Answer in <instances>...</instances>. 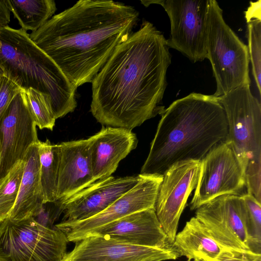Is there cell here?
<instances>
[{
    "instance_id": "obj_19",
    "label": "cell",
    "mask_w": 261,
    "mask_h": 261,
    "mask_svg": "<svg viewBox=\"0 0 261 261\" xmlns=\"http://www.w3.org/2000/svg\"><path fill=\"white\" fill-rule=\"evenodd\" d=\"M38 143V142L30 147L23 160L24 167L19 191L8 217L12 222L35 218L39 215L43 208L44 198L40 180Z\"/></svg>"
},
{
    "instance_id": "obj_33",
    "label": "cell",
    "mask_w": 261,
    "mask_h": 261,
    "mask_svg": "<svg viewBox=\"0 0 261 261\" xmlns=\"http://www.w3.org/2000/svg\"><path fill=\"white\" fill-rule=\"evenodd\" d=\"M3 72V71L2 70V69L0 68V75H1V74Z\"/></svg>"
},
{
    "instance_id": "obj_27",
    "label": "cell",
    "mask_w": 261,
    "mask_h": 261,
    "mask_svg": "<svg viewBox=\"0 0 261 261\" xmlns=\"http://www.w3.org/2000/svg\"><path fill=\"white\" fill-rule=\"evenodd\" d=\"M245 177L247 193L261 203V160H252L248 163Z\"/></svg>"
},
{
    "instance_id": "obj_7",
    "label": "cell",
    "mask_w": 261,
    "mask_h": 261,
    "mask_svg": "<svg viewBox=\"0 0 261 261\" xmlns=\"http://www.w3.org/2000/svg\"><path fill=\"white\" fill-rule=\"evenodd\" d=\"M228 125L225 140L245 170L252 160H261V105L251 93L250 85L239 86L217 97Z\"/></svg>"
},
{
    "instance_id": "obj_20",
    "label": "cell",
    "mask_w": 261,
    "mask_h": 261,
    "mask_svg": "<svg viewBox=\"0 0 261 261\" xmlns=\"http://www.w3.org/2000/svg\"><path fill=\"white\" fill-rule=\"evenodd\" d=\"M171 245L179 257L184 256L191 260L221 261L237 252L220 245L195 217L187 221L184 228L176 233Z\"/></svg>"
},
{
    "instance_id": "obj_6",
    "label": "cell",
    "mask_w": 261,
    "mask_h": 261,
    "mask_svg": "<svg viewBox=\"0 0 261 261\" xmlns=\"http://www.w3.org/2000/svg\"><path fill=\"white\" fill-rule=\"evenodd\" d=\"M68 242L63 231L33 217L0 223V261H63Z\"/></svg>"
},
{
    "instance_id": "obj_3",
    "label": "cell",
    "mask_w": 261,
    "mask_h": 261,
    "mask_svg": "<svg viewBox=\"0 0 261 261\" xmlns=\"http://www.w3.org/2000/svg\"><path fill=\"white\" fill-rule=\"evenodd\" d=\"M161 114L140 174L163 175L176 163L200 161L227 136L225 111L213 95L191 93L173 101Z\"/></svg>"
},
{
    "instance_id": "obj_22",
    "label": "cell",
    "mask_w": 261,
    "mask_h": 261,
    "mask_svg": "<svg viewBox=\"0 0 261 261\" xmlns=\"http://www.w3.org/2000/svg\"><path fill=\"white\" fill-rule=\"evenodd\" d=\"M40 175L44 204L57 200L60 147L52 144L48 139L38 141Z\"/></svg>"
},
{
    "instance_id": "obj_15",
    "label": "cell",
    "mask_w": 261,
    "mask_h": 261,
    "mask_svg": "<svg viewBox=\"0 0 261 261\" xmlns=\"http://www.w3.org/2000/svg\"><path fill=\"white\" fill-rule=\"evenodd\" d=\"M140 175L122 177L111 176L97 180L59 206L64 214L62 222L82 221L101 212L138 182Z\"/></svg>"
},
{
    "instance_id": "obj_32",
    "label": "cell",
    "mask_w": 261,
    "mask_h": 261,
    "mask_svg": "<svg viewBox=\"0 0 261 261\" xmlns=\"http://www.w3.org/2000/svg\"><path fill=\"white\" fill-rule=\"evenodd\" d=\"M1 144L0 141V157H1Z\"/></svg>"
},
{
    "instance_id": "obj_10",
    "label": "cell",
    "mask_w": 261,
    "mask_h": 261,
    "mask_svg": "<svg viewBox=\"0 0 261 261\" xmlns=\"http://www.w3.org/2000/svg\"><path fill=\"white\" fill-rule=\"evenodd\" d=\"M195 217L226 249L251 252L247 230V212L241 196L216 197L197 208Z\"/></svg>"
},
{
    "instance_id": "obj_24",
    "label": "cell",
    "mask_w": 261,
    "mask_h": 261,
    "mask_svg": "<svg viewBox=\"0 0 261 261\" xmlns=\"http://www.w3.org/2000/svg\"><path fill=\"white\" fill-rule=\"evenodd\" d=\"M24 162L18 161L0 179V223L7 219L15 203L23 174Z\"/></svg>"
},
{
    "instance_id": "obj_5",
    "label": "cell",
    "mask_w": 261,
    "mask_h": 261,
    "mask_svg": "<svg viewBox=\"0 0 261 261\" xmlns=\"http://www.w3.org/2000/svg\"><path fill=\"white\" fill-rule=\"evenodd\" d=\"M206 47L216 82L213 95L219 97L239 86L250 85L247 46L225 22L215 0H209Z\"/></svg>"
},
{
    "instance_id": "obj_11",
    "label": "cell",
    "mask_w": 261,
    "mask_h": 261,
    "mask_svg": "<svg viewBox=\"0 0 261 261\" xmlns=\"http://www.w3.org/2000/svg\"><path fill=\"white\" fill-rule=\"evenodd\" d=\"M200 161L176 163L163 175L154 205L156 216L172 245L188 197L198 181Z\"/></svg>"
},
{
    "instance_id": "obj_29",
    "label": "cell",
    "mask_w": 261,
    "mask_h": 261,
    "mask_svg": "<svg viewBox=\"0 0 261 261\" xmlns=\"http://www.w3.org/2000/svg\"><path fill=\"white\" fill-rule=\"evenodd\" d=\"M221 261H261V254L251 252H236L232 256Z\"/></svg>"
},
{
    "instance_id": "obj_4",
    "label": "cell",
    "mask_w": 261,
    "mask_h": 261,
    "mask_svg": "<svg viewBox=\"0 0 261 261\" xmlns=\"http://www.w3.org/2000/svg\"><path fill=\"white\" fill-rule=\"evenodd\" d=\"M0 68L21 88H32L49 95L56 119L76 107L77 88L27 31L0 27Z\"/></svg>"
},
{
    "instance_id": "obj_17",
    "label": "cell",
    "mask_w": 261,
    "mask_h": 261,
    "mask_svg": "<svg viewBox=\"0 0 261 261\" xmlns=\"http://www.w3.org/2000/svg\"><path fill=\"white\" fill-rule=\"evenodd\" d=\"M87 139L95 181L111 176L138 143L131 129L110 126L102 127Z\"/></svg>"
},
{
    "instance_id": "obj_25",
    "label": "cell",
    "mask_w": 261,
    "mask_h": 261,
    "mask_svg": "<svg viewBox=\"0 0 261 261\" xmlns=\"http://www.w3.org/2000/svg\"><path fill=\"white\" fill-rule=\"evenodd\" d=\"M247 212V230L250 251L261 254V203L251 194L241 195Z\"/></svg>"
},
{
    "instance_id": "obj_8",
    "label": "cell",
    "mask_w": 261,
    "mask_h": 261,
    "mask_svg": "<svg viewBox=\"0 0 261 261\" xmlns=\"http://www.w3.org/2000/svg\"><path fill=\"white\" fill-rule=\"evenodd\" d=\"M145 7L161 5L170 21L169 47L195 63L206 58V23L209 0L141 1Z\"/></svg>"
},
{
    "instance_id": "obj_35",
    "label": "cell",
    "mask_w": 261,
    "mask_h": 261,
    "mask_svg": "<svg viewBox=\"0 0 261 261\" xmlns=\"http://www.w3.org/2000/svg\"><path fill=\"white\" fill-rule=\"evenodd\" d=\"M187 261H191V260H188ZM193 261H194V260H193Z\"/></svg>"
},
{
    "instance_id": "obj_31",
    "label": "cell",
    "mask_w": 261,
    "mask_h": 261,
    "mask_svg": "<svg viewBox=\"0 0 261 261\" xmlns=\"http://www.w3.org/2000/svg\"><path fill=\"white\" fill-rule=\"evenodd\" d=\"M7 24V20L0 10V27L5 26Z\"/></svg>"
},
{
    "instance_id": "obj_2",
    "label": "cell",
    "mask_w": 261,
    "mask_h": 261,
    "mask_svg": "<svg viewBox=\"0 0 261 261\" xmlns=\"http://www.w3.org/2000/svg\"><path fill=\"white\" fill-rule=\"evenodd\" d=\"M133 7L109 0H80L29 34L31 40L76 88L92 80L138 20Z\"/></svg>"
},
{
    "instance_id": "obj_1",
    "label": "cell",
    "mask_w": 261,
    "mask_h": 261,
    "mask_svg": "<svg viewBox=\"0 0 261 261\" xmlns=\"http://www.w3.org/2000/svg\"><path fill=\"white\" fill-rule=\"evenodd\" d=\"M169 49L164 34L145 20L115 48L92 81L90 111L98 122L132 130L163 112Z\"/></svg>"
},
{
    "instance_id": "obj_34",
    "label": "cell",
    "mask_w": 261,
    "mask_h": 261,
    "mask_svg": "<svg viewBox=\"0 0 261 261\" xmlns=\"http://www.w3.org/2000/svg\"><path fill=\"white\" fill-rule=\"evenodd\" d=\"M194 261H202V260H194Z\"/></svg>"
},
{
    "instance_id": "obj_30",
    "label": "cell",
    "mask_w": 261,
    "mask_h": 261,
    "mask_svg": "<svg viewBox=\"0 0 261 261\" xmlns=\"http://www.w3.org/2000/svg\"><path fill=\"white\" fill-rule=\"evenodd\" d=\"M250 5L245 12V18L247 22L253 20L257 19L261 20V4L260 0L256 2H250Z\"/></svg>"
},
{
    "instance_id": "obj_26",
    "label": "cell",
    "mask_w": 261,
    "mask_h": 261,
    "mask_svg": "<svg viewBox=\"0 0 261 261\" xmlns=\"http://www.w3.org/2000/svg\"><path fill=\"white\" fill-rule=\"evenodd\" d=\"M247 38L249 61L253 78L260 95L261 90V20L254 19L247 23Z\"/></svg>"
},
{
    "instance_id": "obj_28",
    "label": "cell",
    "mask_w": 261,
    "mask_h": 261,
    "mask_svg": "<svg viewBox=\"0 0 261 261\" xmlns=\"http://www.w3.org/2000/svg\"><path fill=\"white\" fill-rule=\"evenodd\" d=\"M21 88L3 72L0 75V122L9 103Z\"/></svg>"
},
{
    "instance_id": "obj_12",
    "label": "cell",
    "mask_w": 261,
    "mask_h": 261,
    "mask_svg": "<svg viewBox=\"0 0 261 261\" xmlns=\"http://www.w3.org/2000/svg\"><path fill=\"white\" fill-rule=\"evenodd\" d=\"M140 175L133 188L101 212L80 221L61 222L55 227L65 233L68 242H76L103 225L132 213L154 208L163 175Z\"/></svg>"
},
{
    "instance_id": "obj_21",
    "label": "cell",
    "mask_w": 261,
    "mask_h": 261,
    "mask_svg": "<svg viewBox=\"0 0 261 261\" xmlns=\"http://www.w3.org/2000/svg\"><path fill=\"white\" fill-rule=\"evenodd\" d=\"M6 3L21 29L27 32L37 30L53 17L57 9L53 0H6Z\"/></svg>"
},
{
    "instance_id": "obj_14",
    "label": "cell",
    "mask_w": 261,
    "mask_h": 261,
    "mask_svg": "<svg viewBox=\"0 0 261 261\" xmlns=\"http://www.w3.org/2000/svg\"><path fill=\"white\" fill-rule=\"evenodd\" d=\"M75 243L63 261H164L179 257L172 245L164 248L139 246L96 235Z\"/></svg>"
},
{
    "instance_id": "obj_16",
    "label": "cell",
    "mask_w": 261,
    "mask_h": 261,
    "mask_svg": "<svg viewBox=\"0 0 261 261\" xmlns=\"http://www.w3.org/2000/svg\"><path fill=\"white\" fill-rule=\"evenodd\" d=\"M90 235L107 237L139 246L156 248L171 246L154 208L126 215L95 229L87 236Z\"/></svg>"
},
{
    "instance_id": "obj_23",
    "label": "cell",
    "mask_w": 261,
    "mask_h": 261,
    "mask_svg": "<svg viewBox=\"0 0 261 261\" xmlns=\"http://www.w3.org/2000/svg\"><path fill=\"white\" fill-rule=\"evenodd\" d=\"M21 90L36 126L41 129L52 130L56 119L53 114L49 96L32 88H21Z\"/></svg>"
},
{
    "instance_id": "obj_18",
    "label": "cell",
    "mask_w": 261,
    "mask_h": 261,
    "mask_svg": "<svg viewBox=\"0 0 261 261\" xmlns=\"http://www.w3.org/2000/svg\"><path fill=\"white\" fill-rule=\"evenodd\" d=\"M60 157L58 183V206L94 182L88 139L59 144Z\"/></svg>"
},
{
    "instance_id": "obj_13",
    "label": "cell",
    "mask_w": 261,
    "mask_h": 261,
    "mask_svg": "<svg viewBox=\"0 0 261 261\" xmlns=\"http://www.w3.org/2000/svg\"><path fill=\"white\" fill-rule=\"evenodd\" d=\"M39 141L36 125L21 91L9 103L0 122V179Z\"/></svg>"
},
{
    "instance_id": "obj_9",
    "label": "cell",
    "mask_w": 261,
    "mask_h": 261,
    "mask_svg": "<svg viewBox=\"0 0 261 261\" xmlns=\"http://www.w3.org/2000/svg\"><path fill=\"white\" fill-rule=\"evenodd\" d=\"M200 171L191 210L219 196H241L245 184V170L228 142L215 145L200 161Z\"/></svg>"
}]
</instances>
